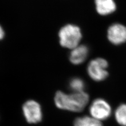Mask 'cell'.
Masks as SVG:
<instances>
[{"label":"cell","mask_w":126,"mask_h":126,"mask_svg":"<svg viewBox=\"0 0 126 126\" xmlns=\"http://www.w3.org/2000/svg\"><path fill=\"white\" fill-rule=\"evenodd\" d=\"M89 99V95L84 92L67 94L58 91L55 95L54 102L59 109L72 112H81L87 105Z\"/></svg>","instance_id":"6da1fadb"},{"label":"cell","mask_w":126,"mask_h":126,"mask_svg":"<svg viewBox=\"0 0 126 126\" xmlns=\"http://www.w3.org/2000/svg\"><path fill=\"white\" fill-rule=\"evenodd\" d=\"M58 36L61 45L71 49L79 45L82 37L79 27L72 24L63 26L59 32Z\"/></svg>","instance_id":"7a4b0ae2"},{"label":"cell","mask_w":126,"mask_h":126,"mask_svg":"<svg viewBox=\"0 0 126 126\" xmlns=\"http://www.w3.org/2000/svg\"><path fill=\"white\" fill-rule=\"evenodd\" d=\"M108 64L106 60L98 58L90 62L87 67V73L89 77L96 81L105 80L108 76L107 70Z\"/></svg>","instance_id":"3957f363"},{"label":"cell","mask_w":126,"mask_h":126,"mask_svg":"<svg viewBox=\"0 0 126 126\" xmlns=\"http://www.w3.org/2000/svg\"><path fill=\"white\" fill-rule=\"evenodd\" d=\"M23 115L27 123L31 124H37L42 121L43 118L41 105L34 100L26 101L22 107Z\"/></svg>","instance_id":"277c9868"},{"label":"cell","mask_w":126,"mask_h":126,"mask_svg":"<svg viewBox=\"0 0 126 126\" xmlns=\"http://www.w3.org/2000/svg\"><path fill=\"white\" fill-rule=\"evenodd\" d=\"M91 116L99 121L105 120L111 114V108L108 102L101 98H98L92 102L89 107Z\"/></svg>","instance_id":"5b68a950"},{"label":"cell","mask_w":126,"mask_h":126,"mask_svg":"<svg viewBox=\"0 0 126 126\" xmlns=\"http://www.w3.org/2000/svg\"><path fill=\"white\" fill-rule=\"evenodd\" d=\"M109 41L115 45H120L126 42V27L120 24H114L108 30Z\"/></svg>","instance_id":"8992f818"},{"label":"cell","mask_w":126,"mask_h":126,"mask_svg":"<svg viewBox=\"0 0 126 126\" xmlns=\"http://www.w3.org/2000/svg\"><path fill=\"white\" fill-rule=\"evenodd\" d=\"M88 48L85 45H78L72 49L70 53L69 60L74 65L82 64L88 55Z\"/></svg>","instance_id":"52a82bcc"},{"label":"cell","mask_w":126,"mask_h":126,"mask_svg":"<svg viewBox=\"0 0 126 126\" xmlns=\"http://www.w3.org/2000/svg\"><path fill=\"white\" fill-rule=\"evenodd\" d=\"M97 12L101 15H107L113 13L116 9L113 0H94Z\"/></svg>","instance_id":"ba28073f"},{"label":"cell","mask_w":126,"mask_h":126,"mask_svg":"<svg viewBox=\"0 0 126 126\" xmlns=\"http://www.w3.org/2000/svg\"><path fill=\"white\" fill-rule=\"evenodd\" d=\"M74 124V126H103L101 121L89 116L76 118Z\"/></svg>","instance_id":"9c48e42d"},{"label":"cell","mask_w":126,"mask_h":126,"mask_svg":"<svg viewBox=\"0 0 126 126\" xmlns=\"http://www.w3.org/2000/svg\"><path fill=\"white\" fill-rule=\"evenodd\" d=\"M117 123L121 126H126V104L119 105L115 112Z\"/></svg>","instance_id":"30bf717a"},{"label":"cell","mask_w":126,"mask_h":126,"mask_svg":"<svg viewBox=\"0 0 126 126\" xmlns=\"http://www.w3.org/2000/svg\"><path fill=\"white\" fill-rule=\"evenodd\" d=\"M69 86L73 93H80L84 92L85 88L84 81L79 78H74L69 81Z\"/></svg>","instance_id":"8fae6325"},{"label":"cell","mask_w":126,"mask_h":126,"mask_svg":"<svg viewBox=\"0 0 126 126\" xmlns=\"http://www.w3.org/2000/svg\"><path fill=\"white\" fill-rule=\"evenodd\" d=\"M5 36V32L4 31L3 27L0 25V41L2 40Z\"/></svg>","instance_id":"7c38bea8"}]
</instances>
